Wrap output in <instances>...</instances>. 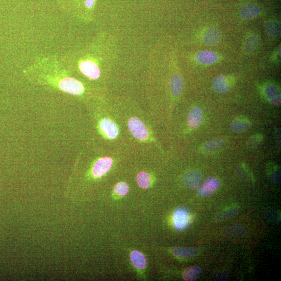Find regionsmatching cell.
I'll list each match as a JSON object with an SVG mask.
<instances>
[{
	"label": "cell",
	"instance_id": "cell-1",
	"mask_svg": "<svg viewBox=\"0 0 281 281\" xmlns=\"http://www.w3.org/2000/svg\"><path fill=\"white\" fill-rule=\"evenodd\" d=\"M76 66L80 72L88 78L97 80L101 77V64L95 56L84 55L78 59Z\"/></svg>",
	"mask_w": 281,
	"mask_h": 281
},
{
	"label": "cell",
	"instance_id": "cell-2",
	"mask_svg": "<svg viewBox=\"0 0 281 281\" xmlns=\"http://www.w3.org/2000/svg\"><path fill=\"white\" fill-rule=\"evenodd\" d=\"M58 87L62 91L72 95L78 96L84 92V88L82 83L70 77H64L59 81Z\"/></svg>",
	"mask_w": 281,
	"mask_h": 281
},
{
	"label": "cell",
	"instance_id": "cell-3",
	"mask_svg": "<svg viewBox=\"0 0 281 281\" xmlns=\"http://www.w3.org/2000/svg\"><path fill=\"white\" fill-rule=\"evenodd\" d=\"M129 129L135 138L138 140H146L148 137L147 127L137 118H131L128 121Z\"/></svg>",
	"mask_w": 281,
	"mask_h": 281
},
{
	"label": "cell",
	"instance_id": "cell-4",
	"mask_svg": "<svg viewBox=\"0 0 281 281\" xmlns=\"http://www.w3.org/2000/svg\"><path fill=\"white\" fill-rule=\"evenodd\" d=\"M112 165L113 160L109 157L99 159L92 168V176L95 178H99L103 176L111 168Z\"/></svg>",
	"mask_w": 281,
	"mask_h": 281
},
{
	"label": "cell",
	"instance_id": "cell-5",
	"mask_svg": "<svg viewBox=\"0 0 281 281\" xmlns=\"http://www.w3.org/2000/svg\"><path fill=\"white\" fill-rule=\"evenodd\" d=\"M220 181L218 179L210 177L200 187L198 194L201 197H206L214 193L218 189Z\"/></svg>",
	"mask_w": 281,
	"mask_h": 281
},
{
	"label": "cell",
	"instance_id": "cell-6",
	"mask_svg": "<svg viewBox=\"0 0 281 281\" xmlns=\"http://www.w3.org/2000/svg\"><path fill=\"white\" fill-rule=\"evenodd\" d=\"M202 179V175L197 171H191L186 173L183 177V183L190 190L197 189Z\"/></svg>",
	"mask_w": 281,
	"mask_h": 281
},
{
	"label": "cell",
	"instance_id": "cell-7",
	"mask_svg": "<svg viewBox=\"0 0 281 281\" xmlns=\"http://www.w3.org/2000/svg\"><path fill=\"white\" fill-rule=\"evenodd\" d=\"M196 61L202 65H211L219 59L218 54L214 51L203 50L198 52L195 57Z\"/></svg>",
	"mask_w": 281,
	"mask_h": 281
},
{
	"label": "cell",
	"instance_id": "cell-8",
	"mask_svg": "<svg viewBox=\"0 0 281 281\" xmlns=\"http://www.w3.org/2000/svg\"><path fill=\"white\" fill-rule=\"evenodd\" d=\"M100 128L109 139H115L118 135L119 130L117 125L109 119L104 118L102 120Z\"/></svg>",
	"mask_w": 281,
	"mask_h": 281
},
{
	"label": "cell",
	"instance_id": "cell-9",
	"mask_svg": "<svg viewBox=\"0 0 281 281\" xmlns=\"http://www.w3.org/2000/svg\"><path fill=\"white\" fill-rule=\"evenodd\" d=\"M221 39V33L215 28H209L204 32L203 36L204 44L208 46H215L220 43Z\"/></svg>",
	"mask_w": 281,
	"mask_h": 281
},
{
	"label": "cell",
	"instance_id": "cell-10",
	"mask_svg": "<svg viewBox=\"0 0 281 281\" xmlns=\"http://www.w3.org/2000/svg\"><path fill=\"white\" fill-rule=\"evenodd\" d=\"M264 92L270 103L274 105H279L281 103V92L275 84H267L264 89Z\"/></svg>",
	"mask_w": 281,
	"mask_h": 281
},
{
	"label": "cell",
	"instance_id": "cell-11",
	"mask_svg": "<svg viewBox=\"0 0 281 281\" xmlns=\"http://www.w3.org/2000/svg\"><path fill=\"white\" fill-rule=\"evenodd\" d=\"M212 88L216 92L223 94L227 92L230 89V85L225 75H220L213 80Z\"/></svg>",
	"mask_w": 281,
	"mask_h": 281
},
{
	"label": "cell",
	"instance_id": "cell-12",
	"mask_svg": "<svg viewBox=\"0 0 281 281\" xmlns=\"http://www.w3.org/2000/svg\"><path fill=\"white\" fill-rule=\"evenodd\" d=\"M203 119L202 110L198 107L192 108L187 117V122L192 128L198 127L202 124Z\"/></svg>",
	"mask_w": 281,
	"mask_h": 281
},
{
	"label": "cell",
	"instance_id": "cell-13",
	"mask_svg": "<svg viewBox=\"0 0 281 281\" xmlns=\"http://www.w3.org/2000/svg\"><path fill=\"white\" fill-rule=\"evenodd\" d=\"M251 126V123L246 118L240 116L237 117L232 122L230 128L232 131L236 133L243 132L248 130Z\"/></svg>",
	"mask_w": 281,
	"mask_h": 281
},
{
	"label": "cell",
	"instance_id": "cell-14",
	"mask_svg": "<svg viewBox=\"0 0 281 281\" xmlns=\"http://www.w3.org/2000/svg\"><path fill=\"white\" fill-rule=\"evenodd\" d=\"M170 88L174 97H178L181 95L183 88V81L180 75L173 76L170 82Z\"/></svg>",
	"mask_w": 281,
	"mask_h": 281
},
{
	"label": "cell",
	"instance_id": "cell-15",
	"mask_svg": "<svg viewBox=\"0 0 281 281\" xmlns=\"http://www.w3.org/2000/svg\"><path fill=\"white\" fill-rule=\"evenodd\" d=\"M224 233L229 237H240L246 233V230L241 225L234 224L225 229Z\"/></svg>",
	"mask_w": 281,
	"mask_h": 281
},
{
	"label": "cell",
	"instance_id": "cell-16",
	"mask_svg": "<svg viewBox=\"0 0 281 281\" xmlns=\"http://www.w3.org/2000/svg\"><path fill=\"white\" fill-rule=\"evenodd\" d=\"M130 259L133 266L138 269H143L146 267V258L141 253L138 251H133L131 252Z\"/></svg>",
	"mask_w": 281,
	"mask_h": 281
},
{
	"label": "cell",
	"instance_id": "cell-17",
	"mask_svg": "<svg viewBox=\"0 0 281 281\" xmlns=\"http://www.w3.org/2000/svg\"><path fill=\"white\" fill-rule=\"evenodd\" d=\"M224 140L220 139H212L204 143L202 147L203 151L207 152L216 151L224 146Z\"/></svg>",
	"mask_w": 281,
	"mask_h": 281
},
{
	"label": "cell",
	"instance_id": "cell-18",
	"mask_svg": "<svg viewBox=\"0 0 281 281\" xmlns=\"http://www.w3.org/2000/svg\"><path fill=\"white\" fill-rule=\"evenodd\" d=\"M173 254L180 258H187L196 256L199 253V250L196 248H177L174 249Z\"/></svg>",
	"mask_w": 281,
	"mask_h": 281
},
{
	"label": "cell",
	"instance_id": "cell-19",
	"mask_svg": "<svg viewBox=\"0 0 281 281\" xmlns=\"http://www.w3.org/2000/svg\"><path fill=\"white\" fill-rule=\"evenodd\" d=\"M238 210L239 208L237 206H234L221 211L216 216L215 221L218 223L231 218L237 214Z\"/></svg>",
	"mask_w": 281,
	"mask_h": 281
},
{
	"label": "cell",
	"instance_id": "cell-20",
	"mask_svg": "<svg viewBox=\"0 0 281 281\" xmlns=\"http://www.w3.org/2000/svg\"><path fill=\"white\" fill-rule=\"evenodd\" d=\"M201 274V269L199 266H192L185 270L183 274V279L186 281H193L197 280Z\"/></svg>",
	"mask_w": 281,
	"mask_h": 281
},
{
	"label": "cell",
	"instance_id": "cell-21",
	"mask_svg": "<svg viewBox=\"0 0 281 281\" xmlns=\"http://www.w3.org/2000/svg\"><path fill=\"white\" fill-rule=\"evenodd\" d=\"M174 225L177 229L183 228L187 224V217L186 212L183 210H179L175 213Z\"/></svg>",
	"mask_w": 281,
	"mask_h": 281
},
{
	"label": "cell",
	"instance_id": "cell-22",
	"mask_svg": "<svg viewBox=\"0 0 281 281\" xmlns=\"http://www.w3.org/2000/svg\"><path fill=\"white\" fill-rule=\"evenodd\" d=\"M259 44V40L256 35H252L247 38L244 44V48L247 52H252L256 50Z\"/></svg>",
	"mask_w": 281,
	"mask_h": 281
},
{
	"label": "cell",
	"instance_id": "cell-23",
	"mask_svg": "<svg viewBox=\"0 0 281 281\" xmlns=\"http://www.w3.org/2000/svg\"><path fill=\"white\" fill-rule=\"evenodd\" d=\"M137 182L141 188H149L151 184L150 177L149 175L145 172L140 173L137 177Z\"/></svg>",
	"mask_w": 281,
	"mask_h": 281
},
{
	"label": "cell",
	"instance_id": "cell-24",
	"mask_svg": "<svg viewBox=\"0 0 281 281\" xmlns=\"http://www.w3.org/2000/svg\"><path fill=\"white\" fill-rule=\"evenodd\" d=\"M265 30L269 36L275 37L279 35L280 32V26L278 23L269 22L265 25Z\"/></svg>",
	"mask_w": 281,
	"mask_h": 281
},
{
	"label": "cell",
	"instance_id": "cell-25",
	"mask_svg": "<svg viewBox=\"0 0 281 281\" xmlns=\"http://www.w3.org/2000/svg\"><path fill=\"white\" fill-rule=\"evenodd\" d=\"M259 14L257 8L252 6L249 8H245L242 11L241 16L242 18L245 20H250L255 18Z\"/></svg>",
	"mask_w": 281,
	"mask_h": 281
},
{
	"label": "cell",
	"instance_id": "cell-26",
	"mask_svg": "<svg viewBox=\"0 0 281 281\" xmlns=\"http://www.w3.org/2000/svg\"><path fill=\"white\" fill-rule=\"evenodd\" d=\"M129 186L124 182H119L114 187V192L121 196H125L129 192Z\"/></svg>",
	"mask_w": 281,
	"mask_h": 281
},
{
	"label": "cell",
	"instance_id": "cell-27",
	"mask_svg": "<svg viewBox=\"0 0 281 281\" xmlns=\"http://www.w3.org/2000/svg\"><path fill=\"white\" fill-rule=\"evenodd\" d=\"M262 136L260 134L254 135L248 141V146L250 148H254L258 146L262 140Z\"/></svg>",
	"mask_w": 281,
	"mask_h": 281
},
{
	"label": "cell",
	"instance_id": "cell-28",
	"mask_svg": "<svg viewBox=\"0 0 281 281\" xmlns=\"http://www.w3.org/2000/svg\"><path fill=\"white\" fill-rule=\"evenodd\" d=\"M97 0H84L83 6L84 10L90 13L94 10Z\"/></svg>",
	"mask_w": 281,
	"mask_h": 281
},
{
	"label": "cell",
	"instance_id": "cell-29",
	"mask_svg": "<svg viewBox=\"0 0 281 281\" xmlns=\"http://www.w3.org/2000/svg\"><path fill=\"white\" fill-rule=\"evenodd\" d=\"M71 1H73V3L74 4L77 5L78 7L80 6V4H81L80 0H71Z\"/></svg>",
	"mask_w": 281,
	"mask_h": 281
}]
</instances>
